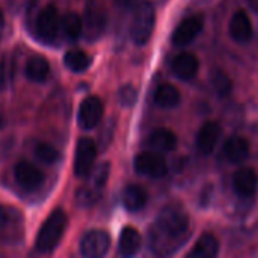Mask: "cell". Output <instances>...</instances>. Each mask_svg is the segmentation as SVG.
<instances>
[{"instance_id":"cell-17","label":"cell","mask_w":258,"mask_h":258,"mask_svg":"<svg viewBox=\"0 0 258 258\" xmlns=\"http://www.w3.org/2000/svg\"><path fill=\"white\" fill-rule=\"evenodd\" d=\"M141 246H142V237L139 231L133 227H125L119 234V242H118L119 254L124 257H132L138 254Z\"/></svg>"},{"instance_id":"cell-35","label":"cell","mask_w":258,"mask_h":258,"mask_svg":"<svg viewBox=\"0 0 258 258\" xmlns=\"http://www.w3.org/2000/svg\"><path fill=\"white\" fill-rule=\"evenodd\" d=\"M162 2H165V0H162Z\"/></svg>"},{"instance_id":"cell-27","label":"cell","mask_w":258,"mask_h":258,"mask_svg":"<svg viewBox=\"0 0 258 258\" xmlns=\"http://www.w3.org/2000/svg\"><path fill=\"white\" fill-rule=\"evenodd\" d=\"M212 86L215 89V92L219 97H227L231 89H233V83L230 80V77L224 73V71H215L212 76Z\"/></svg>"},{"instance_id":"cell-26","label":"cell","mask_w":258,"mask_h":258,"mask_svg":"<svg viewBox=\"0 0 258 258\" xmlns=\"http://www.w3.org/2000/svg\"><path fill=\"white\" fill-rule=\"evenodd\" d=\"M33 156L36 157V160H39L41 163H45V165H53L59 157L56 148L47 142H38L33 147Z\"/></svg>"},{"instance_id":"cell-6","label":"cell","mask_w":258,"mask_h":258,"mask_svg":"<svg viewBox=\"0 0 258 258\" xmlns=\"http://www.w3.org/2000/svg\"><path fill=\"white\" fill-rule=\"evenodd\" d=\"M110 248V236L104 230L88 231L80 240V254L86 258H101Z\"/></svg>"},{"instance_id":"cell-12","label":"cell","mask_w":258,"mask_h":258,"mask_svg":"<svg viewBox=\"0 0 258 258\" xmlns=\"http://www.w3.org/2000/svg\"><path fill=\"white\" fill-rule=\"evenodd\" d=\"M254 27L249 15L246 14L245 9H239L233 14L230 20V35L236 42L245 44L252 38Z\"/></svg>"},{"instance_id":"cell-19","label":"cell","mask_w":258,"mask_h":258,"mask_svg":"<svg viewBox=\"0 0 258 258\" xmlns=\"http://www.w3.org/2000/svg\"><path fill=\"white\" fill-rule=\"evenodd\" d=\"M148 147L159 153H171L177 147V136L168 128H157L150 135Z\"/></svg>"},{"instance_id":"cell-24","label":"cell","mask_w":258,"mask_h":258,"mask_svg":"<svg viewBox=\"0 0 258 258\" xmlns=\"http://www.w3.org/2000/svg\"><path fill=\"white\" fill-rule=\"evenodd\" d=\"M60 30L63 32V35L68 39L76 41L83 33V20H82V17L79 14H76V12L65 14L60 18Z\"/></svg>"},{"instance_id":"cell-8","label":"cell","mask_w":258,"mask_h":258,"mask_svg":"<svg viewBox=\"0 0 258 258\" xmlns=\"http://www.w3.org/2000/svg\"><path fill=\"white\" fill-rule=\"evenodd\" d=\"M103 113H104L103 101L95 95L86 97L80 103V107H79V113H77L79 125L82 128H85V130L95 128L100 124V121L103 118Z\"/></svg>"},{"instance_id":"cell-7","label":"cell","mask_w":258,"mask_h":258,"mask_svg":"<svg viewBox=\"0 0 258 258\" xmlns=\"http://www.w3.org/2000/svg\"><path fill=\"white\" fill-rule=\"evenodd\" d=\"M35 30L38 38H41L42 41H53L59 30H60V18H59V12L53 5H47L36 17L35 21Z\"/></svg>"},{"instance_id":"cell-25","label":"cell","mask_w":258,"mask_h":258,"mask_svg":"<svg viewBox=\"0 0 258 258\" xmlns=\"http://www.w3.org/2000/svg\"><path fill=\"white\" fill-rule=\"evenodd\" d=\"M101 197V190L88 184V186H83L80 187L77 192H76V203L79 207H92Z\"/></svg>"},{"instance_id":"cell-30","label":"cell","mask_w":258,"mask_h":258,"mask_svg":"<svg viewBox=\"0 0 258 258\" xmlns=\"http://www.w3.org/2000/svg\"><path fill=\"white\" fill-rule=\"evenodd\" d=\"M8 63L5 59H0V92L5 89L6 83H8Z\"/></svg>"},{"instance_id":"cell-32","label":"cell","mask_w":258,"mask_h":258,"mask_svg":"<svg viewBox=\"0 0 258 258\" xmlns=\"http://www.w3.org/2000/svg\"><path fill=\"white\" fill-rule=\"evenodd\" d=\"M6 222H8V216H6V212H5V209L0 206V230L6 225Z\"/></svg>"},{"instance_id":"cell-22","label":"cell","mask_w":258,"mask_h":258,"mask_svg":"<svg viewBox=\"0 0 258 258\" xmlns=\"http://www.w3.org/2000/svg\"><path fill=\"white\" fill-rule=\"evenodd\" d=\"M154 101L157 106L163 107V109H172L175 106L180 104L181 101V94L180 91L171 85V83H163L156 89L154 94Z\"/></svg>"},{"instance_id":"cell-29","label":"cell","mask_w":258,"mask_h":258,"mask_svg":"<svg viewBox=\"0 0 258 258\" xmlns=\"http://www.w3.org/2000/svg\"><path fill=\"white\" fill-rule=\"evenodd\" d=\"M118 98H119V103L125 107H130L135 104L136 98H138V91L132 86V85H125L119 89L118 92Z\"/></svg>"},{"instance_id":"cell-4","label":"cell","mask_w":258,"mask_h":258,"mask_svg":"<svg viewBox=\"0 0 258 258\" xmlns=\"http://www.w3.org/2000/svg\"><path fill=\"white\" fill-rule=\"evenodd\" d=\"M135 171L145 177L162 178L168 172V165L162 153L150 150V151H142L135 157Z\"/></svg>"},{"instance_id":"cell-23","label":"cell","mask_w":258,"mask_h":258,"mask_svg":"<svg viewBox=\"0 0 258 258\" xmlns=\"http://www.w3.org/2000/svg\"><path fill=\"white\" fill-rule=\"evenodd\" d=\"M63 63L73 73H83L89 68L91 57L88 56L86 51H83L80 48H71L65 53Z\"/></svg>"},{"instance_id":"cell-16","label":"cell","mask_w":258,"mask_h":258,"mask_svg":"<svg viewBox=\"0 0 258 258\" xmlns=\"http://www.w3.org/2000/svg\"><path fill=\"white\" fill-rule=\"evenodd\" d=\"M224 156L230 163H240L249 156V142L242 136L230 138L224 145Z\"/></svg>"},{"instance_id":"cell-9","label":"cell","mask_w":258,"mask_h":258,"mask_svg":"<svg viewBox=\"0 0 258 258\" xmlns=\"http://www.w3.org/2000/svg\"><path fill=\"white\" fill-rule=\"evenodd\" d=\"M106 27V14L104 9L97 3H88L83 15V35L86 39H97Z\"/></svg>"},{"instance_id":"cell-11","label":"cell","mask_w":258,"mask_h":258,"mask_svg":"<svg viewBox=\"0 0 258 258\" xmlns=\"http://www.w3.org/2000/svg\"><path fill=\"white\" fill-rule=\"evenodd\" d=\"M14 177L24 190H35L44 183V174L30 162L20 160L14 168Z\"/></svg>"},{"instance_id":"cell-5","label":"cell","mask_w":258,"mask_h":258,"mask_svg":"<svg viewBox=\"0 0 258 258\" xmlns=\"http://www.w3.org/2000/svg\"><path fill=\"white\" fill-rule=\"evenodd\" d=\"M97 159V145L91 138H82L76 147L74 156V174L79 178H85L91 174Z\"/></svg>"},{"instance_id":"cell-14","label":"cell","mask_w":258,"mask_h":258,"mask_svg":"<svg viewBox=\"0 0 258 258\" xmlns=\"http://www.w3.org/2000/svg\"><path fill=\"white\" fill-rule=\"evenodd\" d=\"M200 63L194 53H180L172 60V73L181 80H190L198 73Z\"/></svg>"},{"instance_id":"cell-18","label":"cell","mask_w":258,"mask_h":258,"mask_svg":"<svg viewBox=\"0 0 258 258\" xmlns=\"http://www.w3.org/2000/svg\"><path fill=\"white\" fill-rule=\"evenodd\" d=\"M219 252V240L210 234L204 233L195 243V246L189 251V258H215Z\"/></svg>"},{"instance_id":"cell-15","label":"cell","mask_w":258,"mask_h":258,"mask_svg":"<svg viewBox=\"0 0 258 258\" xmlns=\"http://www.w3.org/2000/svg\"><path fill=\"white\" fill-rule=\"evenodd\" d=\"M221 138V127L215 121L206 122L197 135V147L203 154H210Z\"/></svg>"},{"instance_id":"cell-1","label":"cell","mask_w":258,"mask_h":258,"mask_svg":"<svg viewBox=\"0 0 258 258\" xmlns=\"http://www.w3.org/2000/svg\"><path fill=\"white\" fill-rule=\"evenodd\" d=\"M190 218L186 209L178 203L165 206L151 228L148 230V243L156 255H172L189 239Z\"/></svg>"},{"instance_id":"cell-2","label":"cell","mask_w":258,"mask_h":258,"mask_svg":"<svg viewBox=\"0 0 258 258\" xmlns=\"http://www.w3.org/2000/svg\"><path fill=\"white\" fill-rule=\"evenodd\" d=\"M67 228V215L60 209H54L39 228L35 248L39 252H50L62 239Z\"/></svg>"},{"instance_id":"cell-34","label":"cell","mask_w":258,"mask_h":258,"mask_svg":"<svg viewBox=\"0 0 258 258\" xmlns=\"http://www.w3.org/2000/svg\"><path fill=\"white\" fill-rule=\"evenodd\" d=\"M3 23H5V15H3V11H2V8H0V27L3 26Z\"/></svg>"},{"instance_id":"cell-10","label":"cell","mask_w":258,"mask_h":258,"mask_svg":"<svg viewBox=\"0 0 258 258\" xmlns=\"http://www.w3.org/2000/svg\"><path fill=\"white\" fill-rule=\"evenodd\" d=\"M204 18L201 15H190L184 18L172 33V44L177 47H184L190 44L203 30Z\"/></svg>"},{"instance_id":"cell-20","label":"cell","mask_w":258,"mask_h":258,"mask_svg":"<svg viewBox=\"0 0 258 258\" xmlns=\"http://www.w3.org/2000/svg\"><path fill=\"white\" fill-rule=\"evenodd\" d=\"M148 201L147 190L139 184H130L122 192V204L128 212H139Z\"/></svg>"},{"instance_id":"cell-3","label":"cell","mask_w":258,"mask_h":258,"mask_svg":"<svg viewBox=\"0 0 258 258\" xmlns=\"http://www.w3.org/2000/svg\"><path fill=\"white\" fill-rule=\"evenodd\" d=\"M156 26V9L150 2H141L133 12L130 23V36L132 41L138 45H145L153 36Z\"/></svg>"},{"instance_id":"cell-13","label":"cell","mask_w":258,"mask_h":258,"mask_svg":"<svg viewBox=\"0 0 258 258\" xmlns=\"http://www.w3.org/2000/svg\"><path fill=\"white\" fill-rule=\"evenodd\" d=\"M234 190L242 198H249L255 194L258 186V177L255 169L252 168H242L234 174L233 178Z\"/></svg>"},{"instance_id":"cell-21","label":"cell","mask_w":258,"mask_h":258,"mask_svg":"<svg viewBox=\"0 0 258 258\" xmlns=\"http://www.w3.org/2000/svg\"><path fill=\"white\" fill-rule=\"evenodd\" d=\"M24 73L30 82H35V83L45 82L50 73V63L44 56H38V54L32 56L26 63Z\"/></svg>"},{"instance_id":"cell-31","label":"cell","mask_w":258,"mask_h":258,"mask_svg":"<svg viewBox=\"0 0 258 258\" xmlns=\"http://www.w3.org/2000/svg\"><path fill=\"white\" fill-rule=\"evenodd\" d=\"M115 2L118 6L125 8V9H135L141 3V0H115Z\"/></svg>"},{"instance_id":"cell-33","label":"cell","mask_w":258,"mask_h":258,"mask_svg":"<svg viewBox=\"0 0 258 258\" xmlns=\"http://www.w3.org/2000/svg\"><path fill=\"white\" fill-rule=\"evenodd\" d=\"M3 125H5V115H3V112L0 109V130L3 128Z\"/></svg>"},{"instance_id":"cell-28","label":"cell","mask_w":258,"mask_h":258,"mask_svg":"<svg viewBox=\"0 0 258 258\" xmlns=\"http://www.w3.org/2000/svg\"><path fill=\"white\" fill-rule=\"evenodd\" d=\"M109 172H110V163L109 162H104V163H100L95 169L92 168L91 171V180H89V184L103 190L107 178H109Z\"/></svg>"}]
</instances>
